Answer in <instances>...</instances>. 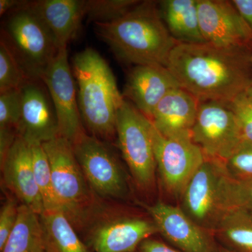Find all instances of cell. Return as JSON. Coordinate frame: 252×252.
Here are the masks:
<instances>
[{"instance_id": "obj_1", "label": "cell", "mask_w": 252, "mask_h": 252, "mask_svg": "<svg viewBox=\"0 0 252 252\" xmlns=\"http://www.w3.org/2000/svg\"><path fill=\"white\" fill-rule=\"evenodd\" d=\"M252 47L225 48L209 43L177 44L166 67L180 87L199 102L230 103L247 92Z\"/></svg>"}, {"instance_id": "obj_2", "label": "cell", "mask_w": 252, "mask_h": 252, "mask_svg": "<svg viewBox=\"0 0 252 252\" xmlns=\"http://www.w3.org/2000/svg\"><path fill=\"white\" fill-rule=\"evenodd\" d=\"M94 26L97 36L118 59L135 65L166 67L172 50L178 44L162 21L156 1H140L115 21Z\"/></svg>"}, {"instance_id": "obj_3", "label": "cell", "mask_w": 252, "mask_h": 252, "mask_svg": "<svg viewBox=\"0 0 252 252\" xmlns=\"http://www.w3.org/2000/svg\"><path fill=\"white\" fill-rule=\"evenodd\" d=\"M72 72L84 129L99 140L114 143L118 112L125 99L112 69L95 50L86 48L73 58Z\"/></svg>"}, {"instance_id": "obj_4", "label": "cell", "mask_w": 252, "mask_h": 252, "mask_svg": "<svg viewBox=\"0 0 252 252\" xmlns=\"http://www.w3.org/2000/svg\"><path fill=\"white\" fill-rule=\"evenodd\" d=\"M93 252H134L158 234L148 213L99 198L75 229Z\"/></svg>"}, {"instance_id": "obj_5", "label": "cell", "mask_w": 252, "mask_h": 252, "mask_svg": "<svg viewBox=\"0 0 252 252\" xmlns=\"http://www.w3.org/2000/svg\"><path fill=\"white\" fill-rule=\"evenodd\" d=\"M180 201L182 211L200 226L214 233L225 214L238 205L236 181L227 173L223 162L205 158L186 187Z\"/></svg>"}, {"instance_id": "obj_6", "label": "cell", "mask_w": 252, "mask_h": 252, "mask_svg": "<svg viewBox=\"0 0 252 252\" xmlns=\"http://www.w3.org/2000/svg\"><path fill=\"white\" fill-rule=\"evenodd\" d=\"M6 14L1 38L7 44L30 80L41 79L59 51L54 36L29 6Z\"/></svg>"}, {"instance_id": "obj_7", "label": "cell", "mask_w": 252, "mask_h": 252, "mask_svg": "<svg viewBox=\"0 0 252 252\" xmlns=\"http://www.w3.org/2000/svg\"><path fill=\"white\" fill-rule=\"evenodd\" d=\"M117 143L137 190L144 193L153 191L157 168L152 124L126 99L117 114Z\"/></svg>"}, {"instance_id": "obj_8", "label": "cell", "mask_w": 252, "mask_h": 252, "mask_svg": "<svg viewBox=\"0 0 252 252\" xmlns=\"http://www.w3.org/2000/svg\"><path fill=\"white\" fill-rule=\"evenodd\" d=\"M61 210L74 228L98 201L74 154L72 143L62 137L42 143Z\"/></svg>"}, {"instance_id": "obj_9", "label": "cell", "mask_w": 252, "mask_h": 252, "mask_svg": "<svg viewBox=\"0 0 252 252\" xmlns=\"http://www.w3.org/2000/svg\"><path fill=\"white\" fill-rule=\"evenodd\" d=\"M72 146L88 183L99 198L125 203L130 198V178L113 144L85 130Z\"/></svg>"}, {"instance_id": "obj_10", "label": "cell", "mask_w": 252, "mask_h": 252, "mask_svg": "<svg viewBox=\"0 0 252 252\" xmlns=\"http://www.w3.org/2000/svg\"><path fill=\"white\" fill-rule=\"evenodd\" d=\"M191 139L206 158L225 162L243 144L241 131L229 104L200 102Z\"/></svg>"}, {"instance_id": "obj_11", "label": "cell", "mask_w": 252, "mask_h": 252, "mask_svg": "<svg viewBox=\"0 0 252 252\" xmlns=\"http://www.w3.org/2000/svg\"><path fill=\"white\" fill-rule=\"evenodd\" d=\"M157 172L169 195L180 200L194 174L205 161L203 152L191 137H167L152 125Z\"/></svg>"}, {"instance_id": "obj_12", "label": "cell", "mask_w": 252, "mask_h": 252, "mask_svg": "<svg viewBox=\"0 0 252 252\" xmlns=\"http://www.w3.org/2000/svg\"><path fill=\"white\" fill-rule=\"evenodd\" d=\"M157 225L158 234L180 252H220L215 233L195 223L180 206L158 200L140 203Z\"/></svg>"}, {"instance_id": "obj_13", "label": "cell", "mask_w": 252, "mask_h": 252, "mask_svg": "<svg viewBox=\"0 0 252 252\" xmlns=\"http://www.w3.org/2000/svg\"><path fill=\"white\" fill-rule=\"evenodd\" d=\"M41 80L54 104L59 136L72 143L86 130L79 112L75 79L68 61L67 47L59 49Z\"/></svg>"}, {"instance_id": "obj_14", "label": "cell", "mask_w": 252, "mask_h": 252, "mask_svg": "<svg viewBox=\"0 0 252 252\" xmlns=\"http://www.w3.org/2000/svg\"><path fill=\"white\" fill-rule=\"evenodd\" d=\"M199 23L205 41L225 48L252 47V32L231 1L198 0Z\"/></svg>"}, {"instance_id": "obj_15", "label": "cell", "mask_w": 252, "mask_h": 252, "mask_svg": "<svg viewBox=\"0 0 252 252\" xmlns=\"http://www.w3.org/2000/svg\"><path fill=\"white\" fill-rule=\"evenodd\" d=\"M18 135L30 144L44 143L59 136L57 115L49 91L41 79L30 80L21 89Z\"/></svg>"}, {"instance_id": "obj_16", "label": "cell", "mask_w": 252, "mask_h": 252, "mask_svg": "<svg viewBox=\"0 0 252 252\" xmlns=\"http://www.w3.org/2000/svg\"><path fill=\"white\" fill-rule=\"evenodd\" d=\"M0 164L5 189L40 216L44 207L34 177L31 144L18 135Z\"/></svg>"}, {"instance_id": "obj_17", "label": "cell", "mask_w": 252, "mask_h": 252, "mask_svg": "<svg viewBox=\"0 0 252 252\" xmlns=\"http://www.w3.org/2000/svg\"><path fill=\"white\" fill-rule=\"evenodd\" d=\"M178 87L180 84L165 66L140 64L127 74L123 96L149 119L159 102Z\"/></svg>"}, {"instance_id": "obj_18", "label": "cell", "mask_w": 252, "mask_h": 252, "mask_svg": "<svg viewBox=\"0 0 252 252\" xmlns=\"http://www.w3.org/2000/svg\"><path fill=\"white\" fill-rule=\"evenodd\" d=\"M199 105L200 102L193 94L176 88L159 102L149 119L165 137H191Z\"/></svg>"}, {"instance_id": "obj_19", "label": "cell", "mask_w": 252, "mask_h": 252, "mask_svg": "<svg viewBox=\"0 0 252 252\" xmlns=\"http://www.w3.org/2000/svg\"><path fill=\"white\" fill-rule=\"evenodd\" d=\"M86 1L39 0L29 6L54 36L59 49L67 47L80 29L85 17Z\"/></svg>"}, {"instance_id": "obj_20", "label": "cell", "mask_w": 252, "mask_h": 252, "mask_svg": "<svg viewBox=\"0 0 252 252\" xmlns=\"http://www.w3.org/2000/svg\"><path fill=\"white\" fill-rule=\"evenodd\" d=\"M158 4L162 21L178 44L206 42L200 31L198 0H162Z\"/></svg>"}, {"instance_id": "obj_21", "label": "cell", "mask_w": 252, "mask_h": 252, "mask_svg": "<svg viewBox=\"0 0 252 252\" xmlns=\"http://www.w3.org/2000/svg\"><path fill=\"white\" fill-rule=\"evenodd\" d=\"M45 252H93L61 210L44 212L40 216Z\"/></svg>"}, {"instance_id": "obj_22", "label": "cell", "mask_w": 252, "mask_h": 252, "mask_svg": "<svg viewBox=\"0 0 252 252\" xmlns=\"http://www.w3.org/2000/svg\"><path fill=\"white\" fill-rule=\"evenodd\" d=\"M215 235L220 246L231 252H252V211L244 205L230 209L220 220Z\"/></svg>"}, {"instance_id": "obj_23", "label": "cell", "mask_w": 252, "mask_h": 252, "mask_svg": "<svg viewBox=\"0 0 252 252\" xmlns=\"http://www.w3.org/2000/svg\"><path fill=\"white\" fill-rule=\"evenodd\" d=\"M0 252H45L39 215L21 204L17 223Z\"/></svg>"}, {"instance_id": "obj_24", "label": "cell", "mask_w": 252, "mask_h": 252, "mask_svg": "<svg viewBox=\"0 0 252 252\" xmlns=\"http://www.w3.org/2000/svg\"><path fill=\"white\" fill-rule=\"evenodd\" d=\"M31 147L34 177L44 212L62 211L55 192L49 159L42 144L34 142L31 144Z\"/></svg>"}, {"instance_id": "obj_25", "label": "cell", "mask_w": 252, "mask_h": 252, "mask_svg": "<svg viewBox=\"0 0 252 252\" xmlns=\"http://www.w3.org/2000/svg\"><path fill=\"white\" fill-rule=\"evenodd\" d=\"M141 1L137 0H88L85 16L94 23L112 22L128 12Z\"/></svg>"}, {"instance_id": "obj_26", "label": "cell", "mask_w": 252, "mask_h": 252, "mask_svg": "<svg viewBox=\"0 0 252 252\" xmlns=\"http://www.w3.org/2000/svg\"><path fill=\"white\" fill-rule=\"evenodd\" d=\"M30 79L4 39L0 41V93L20 89Z\"/></svg>"}, {"instance_id": "obj_27", "label": "cell", "mask_w": 252, "mask_h": 252, "mask_svg": "<svg viewBox=\"0 0 252 252\" xmlns=\"http://www.w3.org/2000/svg\"><path fill=\"white\" fill-rule=\"evenodd\" d=\"M21 113V89L0 93V130L15 131L18 133Z\"/></svg>"}, {"instance_id": "obj_28", "label": "cell", "mask_w": 252, "mask_h": 252, "mask_svg": "<svg viewBox=\"0 0 252 252\" xmlns=\"http://www.w3.org/2000/svg\"><path fill=\"white\" fill-rule=\"evenodd\" d=\"M223 164L227 173L236 182L252 180V143L243 142Z\"/></svg>"}, {"instance_id": "obj_29", "label": "cell", "mask_w": 252, "mask_h": 252, "mask_svg": "<svg viewBox=\"0 0 252 252\" xmlns=\"http://www.w3.org/2000/svg\"><path fill=\"white\" fill-rule=\"evenodd\" d=\"M228 104L238 120L243 142L252 143V94L243 93Z\"/></svg>"}, {"instance_id": "obj_30", "label": "cell", "mask_w": 252, "mask_h": 252, "mask_svg": "<svg viewBox=\"0 0 252 252\" xmlns=\"http://www.w3.org/2000/svg\"><path fill=\"white\" fill-rule=\"evenodd\" d=\"M21 203L10 193L6 195L0 210V252L4 248L17 223Z\"/></svg>"}, {"instance_id": "obj_31", "label": "cell", "mask_w": 252, "mask_h": 252, "mask_svg": "<svg viewBox=\"0 0 252 252\" xmlns=\"http://www.w3.org/2000/svg\"><path fill=\"white\" fill-rule=\"evenodd\" d=\"M134 252H180L162 240L152 237L144 240Z\"/></svg>"}, {"instance_id": "obj_32", "label": "cell", "mask_w": 252, "mask_h": 252, "mask_svg": "<svg viewBox=\"0 0 252 252\" xmlns=\"http://www.w3.org/2000/svg\"><path fill=\"white\" fill-rule=\"evenodd\" d=\"M236 196L238 205H244L252 211V180L236 182Z\"/></svg>"}, {"instance_id": "obj_33", "label": "cell", "mask_w": 252, "mask_h": 252, "mask_svg": "<svg viewBox=\"0 0 252 252\" xmlns=\"http://www.w3.org/2000/svg\"><path fill=\"white\" fill-rule=\"evenodd\" d=\"M231 1L252 32V0H233Z\"/></svg>"}, {"instance_id": "obj_34", "label": "cell", "mask_w": 252, "mask_h": 252, "mask_svg": "<svg viewBox=\"0 0 252 252\" xmlns=\"http://www.w3.org/2000/svg\"><path fill=\"white\" fill-rule=\"evenodd\" d=\"M26 2V1L22 0H0V16L9 14L21 7Z\"/></svg>"}, {"instance_id": "obj_35", "label": "cell", "mask_w": 252, "mask_h": 252, "mask_svg": "<svg viewBox=\"0 0 252 252\" xmlns=\"http://www.w3.org/2000/svg\"><path fill=\"white\" fill-rule=\"evenodd\" d=\"M247 92L252 95V75H251V80H250V86H249V89Z\"/></svg>"}, {"instance_id": "obj_36", "label": "cell", "mask_w": 252, "mask_h": 252, "mask_svg": "<svg viewBox=\"0 0 252 252\" xmlns=\"http://www.w3.org/2000/svg\"><path fill=\"white\" fill-rule=\"evenodd\" d=\"M220 252H231L226 249L223 248V247L220 246Z\"/></svg>"}]
</instances>
